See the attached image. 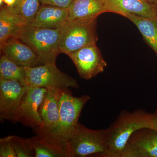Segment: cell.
Wrapping results in <instances>:
<instances>
[{
	"label": "cell",
	"instance_id": "cell-3",
	"mask_svg": "<svg viewBox=\"0 0 157 157\" xmlns=\"http://www.w3.org/2000/svg\"><path fill=\"white\" fill-rule=\"evenodd\" d=\"M59 38V29L42 28L29 23L17 38L29 45L44 64L56 63L61 53Z\"/></svg>",
	"mask_w": 157,
	"mask_h": 157
},
{
	"label": "cell",
	"instance_id": "cell-8",
	"mask_svg": "<svg viewBox=\"0 0 157 157\" xmlns=\"http://www.w3.org/2000/svg\"><path fill=\"white\" fill-rule=\"evenodd\" d=\"M82 78L89 80L103 73L107 66L96 44H90L67 55Z\"/></svg>",
	"mask_w": 157,
	"mask_h": 157
},
{
	"label": "cell",
	"instance_id": "cell-4",
	"mask_svg": "<svg viewBox=\"0 0 157 157\" xmlns=\"http://www.w3.org/2000/svg\"><path fill=\"white\" fill-rule=\"evenodd\" d=\"M97 19L67 21L60 30L59 48L61 53L69 54L98 40Z\"/></svg>",
	"mask_w": 157,
	"mask_h": 157
},
{
	"label": "cell",
	"instance_id": "cell-18",
	"mask_svg": "<svg viewBox=\"0 0 157 157\" xmlns=\"http://www.w3.org/2000/svg\"><path fill=\"white\" fill-rule=\"evenodd\" d=\"M133 22L144 39L157 56V18H149L134 14L124 15Z\"/></svg>",
	"mask_w": 157,
	"mask_h": 157
},
{
	"label": "cell",
	"instance_id": "cell-16",
	"mask_svg": "<svg viewBox=\"0 0 157 157\" xmlns=\"http://www.w3.org/2000/svg\"><path fill=\"white\" fill-rule=\"evenodd\" d=\"M69 9L68 21L97 19L105 13L104 0H74Z\"/></svg>",
	"mask_w": 157,
	"mask_h": 157
},
{
	"label": "cell",
	"instance_id": "cell-22",
	"mask_svg": "<svg viewBox=\"0 0 157 157\" xmlns=\"http://www.w3.org/2000/svg\"><path fill=\"white\" fill-rule=\"evenodd\" d=\"M12 135L2 137L0 139V157H17L12 145Z\"/></svg>",
	"mask_w": 157,
	"mask_h": 157
},
{
	"label": "cell",
	"instance_id": "cell-17",
	"mask_svg": "<svg viewBox=\"0 0 157 157\" xmlns=\"http://www.w3.org/2000/svg\"><path fill=\"white\" fill-rule=\"evenodd\" d=\"M29 23L24 18L9 11L6 6L0 11V45L11 38H17Z\"/></svg>",
	"mask_w": 157,
	"mask_h": 157
},
{
	"label": "cell",
	"instance_id": "cell-12",
	"mask_svg": "<svg viewBox=\"0 0 157 157\" xmlns=\"http://www.w3.org/2000/svg\"><path fill=\"white\" fill-rule=\"evenodd\" d=\"M105 12L157 18V4L148 0H104Z\"/></svg>",
	"mask_w": 157,
	"mask_h": 157
},
{
	"label": "cell",
	"instance_id": "cell-10",
	"mask_svg": "<svg viewBox=\"0 0 157 157\" xmlns=\"http://www.w3.org/2000/svg\"><path fill=\"white\" fill-rule=\"evenodd\" d=\"M35 131L36 135L28 138L34 157H71L69 142L57 138L41 128Z\"/></svg>",
	"mask_w": 157,
	"mask_h": 157
},
{
	"label": "cell",
	"instance_id": "cell-21",
	"mask_svg": "<svg viewBox=\"0 0 157 157\" xmlns=\"http://www.w3.org/2000/svg\"><path fill=\"white\" fill-rule=\"evenodd\" d=\"M11 141L17 157H35L28 138L12 135Z\"/></svg>",
	"mask_w": 157,
	"mask_h": 157
},
{
	"label": "cell",
	"instance_id": "cell-20",
	"mask_svg": "<svg viewBox=\"0 0 157 157\" xmlns=\"http://www.w3.org/2000/svg\"><path fill=\"white\" fill-rule=\"evenodd\" d=\"M40 3L39 0H16L13 6L6 7L9 11L23 17L29 23L36 16Z\"/></svg>",
	"mask_w": 157,
	"mask_h": 157
},
{
	"label": "cell",
	"instance_id": "cell-11",
	"mask_svg": "<svg viewBox=\"0 0 157 157\" xmlns=\"http://www.w3.org/2000/svg\"><path fill=\"white\" fill-rule=\"evenodd\" d=\"M27 86L16 80L0 79V117L13 122L14 115L26 90Z\"/></svg>",
	"mask_w": 157,
	"mask_h": 157
},
{
	"label": "cell",
	"instance_id": "cell-5",
	"mask_svg": "<svg viewBox=\"0 0 157 157\" xmlns=\"http://www.w3.org/2000/svg\"><path fill=\"white\" fill-rule=\"evenodd\" d=\"M69 146L71 157H106L109 148L107 129L91 130L79 123Z\"/></svg>",
	"mask_w": 157,
	"mask_h": 157
},
{
	"label": "cell",
	"instance_id": "cell-27",
	"mask_svg": "<svg viewBox=\"0 0 157 157\" xmlns=\"http://www.w3.org/2000/svg\"><path fill=\"white\" fill-rule=\"evenodd\" d=\"M148 1H150L152 2L155 3L157 4V0H148Z\"/></svg>",
	"mask_w": 157,
	"mask_h": 157
},
{
	"label": "cell",
	"instance_id": "cell-9",
	"mask_svg": "<svg viewBox=\"0 0 157 157\" xmlns=\"http://www.w3.org/2000/svg\"><path fill=\"white\" fill-rule=\"evenodd\" d=\"M121 157H157V131L144 128L135 131L129 137Z\"/></svg>",
	"mask_w": 157,
	"mask_h": 157
},
{
	"label": "cell",
	"instance_id": "cell-26",
	"mask_svg": "<svg viewBox=\"0 0 157 157\" xmlns=\"http://www.w3.org/2000/svg\"><path fill=\"white\" fill-rule=\"evenodd\" d=\"M4 3V0H0V6H1V8H2V6L3 7V5Z\"/></svg>",
	"mask_w": 157,
	"mask_h": 157
},
{
	"label": "cell",
	"instance_id": "cell-24",
	"mask_svg": "<svg viewBox=\"0 0 157 157\" xmlns=\"http://www.w3.org/2000/svg\"><path fill=\"white\" fill-rule=\"evenodd\" d=\"M152 121L155 129L157 131V109L151 113Z\"/></svg>",
	"mask_w": 157,
	"mask_h": 157
},
{
	"label": "cell",
	"instance_id": "cell-6",
	"mask_svg": "<svg viewBox=\"0 0 157 157\" xmlns=\"http://www.w3.org/2000/svg\"><path fill=\"white\" fill-rule=\"evenodd\" d=\"M26 86L40 88H78L76 79L63 73L56 63L44 64L42 66L25 67Z\"/></svg>",
	"mask_w": 157,
	"mask_h": 157
},
{
	"label": "cell",
	"instance_id": "cell-14",
	"mask_svg": "<svg viewBox=\"0 0 157 157\" xmlns=\"http://www.w3.org/2000/svg\"><path fill=\"white\" fill-rule=\"evenodd\" d=\"M69 9L49 5L39 7L31 25L42 28L59 29L68 20Z\"/></svg>",
	"mask_w": 157,
	"mask_h": 157
},
{
	"label": "cell",
	"instance_id": "cell-2",
	"mask_svg": "<svg viewBox=\"0 0 157 157\" xmlns=\"http://www.w3.org/2000/svg\"><path fill=\"white\" fill-rule=\"evenodd\" d=\"M90 98V96L87 95L74 97L68 88H62L57 125L51 131H47L43 128H41L57 138L69 142L78 128V119L82 108Z\"/></svg>",
	"mask_w": 157,
	"mask_h": 157
},
{
	"label": "cell",
	"instance_id": "cell-7",
	"mask_svg": "<svg viewBox=\"0 0 157 157\" xmlns=\"http://www.w3.org/2000/svg\"><path fill=\"white\" fill-rule=\"evenodd\" d=\"M47 89L27 86L25 94L15 115L13 123L19 122L34 129L44 127L39 113V107Z\"/></svg>",
	"mask_w": 157,
	"mask_h": 157
},
{
	"label": "cell",
	"instance_id": "cell-25",
	"mask_svg": "<svg viewBox=\"0 0 157 157\" xmlns=\"http://www.w3.org/2000/svg\"><path fill=\"white\" fill-rule=\"evenodd\" d=\"M16 0H4V3L6 6L10 7L14 5L16 2Z\"/></svg>",
	"mask_w": 157,
	"mask_h": 157
},
{
	"label": "cell",
	"instance_id": "cell-1",
	"mask_svg": "<svg viewBox=\"0 0 157 157\" xmlns=\"http://www.w3.org/2000/svg\"><path fill=\"white\" fill-rule=\"evenodd\" d=\"M144 128L155 129L151 113L142 109L132 112L126 109L121 110L107 129L109 148L106 157H121L129 137L135 131Z\"/></svg>",
	"mask_w": 157,
	"mask_h": 157
},
{
	"label": "cell",
	"instance_id": "cell-23",
	"mask_svg": "<svg viewBox=\"0 0 157 157\" xmlns=\"http://www.w3.org/2000/svg\"><path fill=\"white\" fill-rule=\"evenodd\" d=\"M42 5L68 8L74 0H39Z\"/></svg>",
	"mask_w": 157,
	"mask_h": 157
},
{
	"label": "cell",
	"instance_id": "cell-19",
	"mask_svg": "<svg viewBox=\"0 0 157 157\" xmlns=\"http://www.w3.org/2000/svg\"><path fill=\"white\" fill-rule=\"evenodd\" d=\"M0 79L16 80L25 85V67L15 63L4 55L0 59Z\"/></svg>",
	"mask_w": 157,
	"mask_h": 157
},
{
	"label": "cell",
	"instance_id": "cell-15",
	"mask_svg": "<svg viewBox=\"0 0 157 157\" xmlns=\"http://www.w3.org/2000/svg\"><path fill=\"white\" fill-rule=\"evenodd\" d=\"M62 88H49L42 100L39 113L44 127L47 131L56 128L59 118V99Z\"/></svg>",
	"mask_w": 157,
	"mask_h": 157
},
{
	"label": "cell",
	"instance_id": "cell-13",
	"mask_svg": "<svg viewBox=\"0 0 157 157\" xmlns=\"http://www.w3.org/2000/svg\"><path fill=\"white\" fill-rule=\"evenodd\" d=\"M2 54L24 67H36L41 63L33 50L18 38H11L0 45Z\"/></svg>",
	"mask_w": 157,
	"mask_h": 157
}]
</instances>
